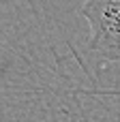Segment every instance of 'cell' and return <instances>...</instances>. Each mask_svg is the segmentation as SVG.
Here are the masks:
<instances>
[{
	"label": "cell",
	"instance_id": "obj_1",
	"mask_svg": "<svg viewBox=\"0 0 120 122\" xmlns=\"http://www.w3.org/2000/svg\"><path fill=\"white\" fill-rule=\"evenodd\" d=\"M88 47L103 62H120V0H86Z\"/></svg>",
	"mask_w": 120,
	"mask_h": 122
}]
</instances>
